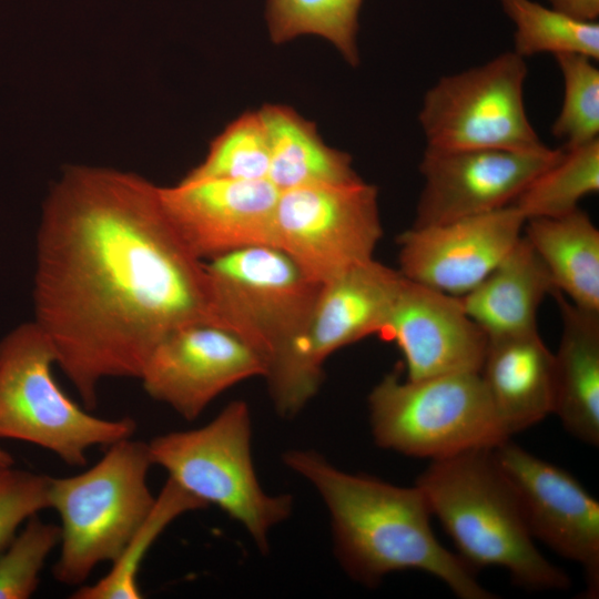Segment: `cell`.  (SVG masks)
Returning <instances> with one entry per match:
<instances>
[{"label": "cell", "instance_id": "obj_1", "mask_svg": "<svg viewBox=\"0 0 599 599\" xmlns=\"http://www.w3.org/2000/svg\"><path fill=\"white\" fill-rule=\"evenodd\" d=\"M140 175L70 166L37 234L34 322L84 408L110 377L140 378L172 332L214 324L204 262L184 244Z\"/></svg>", "mask_w": 599, "mask_h": 599}, {"label": "cell", "instance_id": "obj_2", "mask_svg": "<svg viewBox=\"0 0 599 599\" xmlns=\"http://www.w3.org/2000/svg\"><path fill=\"white\" fill-rule=\"evenodd\" d=\"M282 460L323 499L335 555L354 580L373 587L390 572L414 569L438 578L460 599L496 597L477 581L467 562L435 537L430 509L416 485L400 487L349 474L308 449H290Z\"/></svg>", "mask_w": 599, "mask_h": 599}, {"label": "cell", "instance_id": "obj_3", "mask_svg": "<svg viewBox=\"0 0 599 599\" xmlns=\"http://www.w3.org/2000/svg\"><path fill=\"white\" fill-rule=\"evenodd\" d=\"M415 485L473 569L501 567L530 590L570 587L569 577L535 546L493 448L433 459Z\"/></svg>", "mask_w": 599, "mask_h": 599}, {"label": "cell", "instance_id": "obj_4", "mask_svg": "<svg viewBox=\"0 0 599 599\" xmlns=\"http://www.w3.org/2000/svg\"><path fill=\"white\" fill-rule=\"evenodd\" d=\"M153 465L148 443L124 438L108 446L91 468L50 477L49 500L61 519L54 578L81 586L101 562H113L150 514Z\"/></svg>", "mask_w": 599, "mask_h": 599}, {"label": "cell", "instance_id": "obj_5", "mask_svg": "<svg viewBox=\"0 0 599 599\" xmlns=\"http://www.w3.org/2000/svg\"><path fill=\"white\" fill-rule=\"evenodd\" d=\"M251 437L250 408L244 400H233L204 426L155 436L148 446L153 465L206 506H217L241 524L265 552L271 529L291 516L293 498L263 490Z\"/></svg>", "mask_w": 599, "mask_h": 599}, {"label": "cell", "instance_id": "obj_6", "mask_svg": "<svg viewBox=\"0 0 599 599\" xmlns=\"http://www.w3.org/2000/svg\"><path fill=\"white\" fill-rule=\"evenodd\" d=\"M55 353L34 321L0 341V438L42 447L70 466H84L88 450L130 438L136 423L91 415L59 387Z\"/></svg>", "mask_w": 599, "mask_h": 599}, {"label": "cell", "instance_id": "obj_7", "mask_svg": "<svg viewBox=\"0 0 599 599\" xmlns=\"http://www.w3.org/2000/svg\"><path fill=\"white\" fill-rule=\"evenodd\" d=\"M368 409L375 443L406 456L439 459L509 438L479 373L406 380L392 373L372 389Z\"/></svg>", "mask_w": 599, "mask_h": 599}, {"label": "cell", "instance_id": "obj_8", "mask_svg": "<svg viewBox=\"0 0 599 599\" xmlns=\"http://www.w3.org/2000/svg\"><path fill=\"white\" fill-rule=\"evenodd\" d=\"M403 281L399 271L373 258L322 285L303 331L265 375L280 416L294 417L315 396L333 353L380 335Z\"/></svg>", "mask_w": 599, "mask_h": 599}, {"label": "cell", "instance_id": "obj_9", "mask_svg": "<svg viewBox=\"0 0 599 599\" xmlns=\"http://www.w3.org/2000/svg\"><path fill=\"white\" fill-rule=\"evenodd\" d=\"M204 266L214 324L248 345L267 372L303 331L322 284L273 245L235 250Z\"/></svg>", "mask_w": 599, "mask_h": 599}, {"label": "cell", "instance_id": "obj_10", "mask_svg": "<svg viewBox=\"0 0 599 599\" xmlns=\"http://www.w3.org/2000/svg\"><path fill=\"white\" fill-rule=\"evenodd\" d=\"M524 58L504 52L488 62L441 77L424 95L418 121L426 145L444 149L548 148L524 102Z\"/></svg>", "mask_w": 599, "mask_h": 599}, {"label": "cell", "instance_id": "obj_11", "mask_svg": "<svg viewBox=\"0 0 599 599\" xmlns=\"http://www.w3.org/2000/svg\"><path fill=\"white\" fill-rule=\"evenodd\" d=\"M377 195L363 180L280 191L273 246L323 285L374 258L383 235Z\"/></svg>", "mask_w": 599, "mask_h": 599}, {"label": "cell", "instance_id": "obj_12", "mask_svg": "<svg viewBox=\"0 0 599 599\" xmlns=\"http://www.w3.org/2000/svg\"><path fill=\"white\" fill-rule=\"evenodd\" d=\"M494 457L518 501L525 524L585 572L587 598L599 595V504L567 470L528 453L509 438Z\"/></svg>", "mask_w": 599, "mask_h": 599}, {"label": "cell", "instance_id": "obj_13", "mask_svg": "<svg viewBox=\"0 0 599 599\" xmlns=\"http://www.w3.org/2000/svg\"><path fill=\"white\" fill-rule=\"evenodd\" d=\"M564 149H444L426 145L414 225L451 222L510 205Z\"/></svg>", "mask_w": 599, "mask_h": 599}, {"label": "cell", "instance_id": "obj_14", "mask_svg": "<svg viewBox=\"0 0 599 599\" xmlns=\"http://www.w3.org/2000/svg\"><path fill=\"white\" fill-rule=\"evenodd\" d=\"M265 373L262 358L235 334L215 324L195 323L169 334L139 379L154 400L194 420L227 388Z\"/></svg>", "mask_w": 599, "mask_h": 599}, {"label": "cell", "instance_id": "obj_15", "mask_svg": "<svg viewBox=\"0 0 599 599\" xmlns=\"http://www.w3.org/2000/svg\"><path fill=\"white\" fill-rule=\"evenodd\" d=\"M159 190L179 236L203 262L248 246L273 245L280 190L267 179L181 180Z\"/></svg>", "mask_w": 599, "mask_h": 599}, {"label": "cell", "instance_id": "obj_16", "mask_svg": "<svg viewBox=\"0 0 599 599\" xmlns=\"http://www.w3.org/2000/svg\"><path fill=\"white\" fill-rule=\"evenodd\" d=\"M526 219L514 205L402 233L399 272L408 280L460 297L478 285L521 236Z\"/></svg>", "mask_w": 599, "mask_h": 599}, {"label": "cell", "instance_id": "obj_17", "mask_svg": "<svg viewBox=\"0 0 599 599\" xmlns=\"http://www.w3.org/2000/svg\"><path fill=\"white\" fill-rule=\"evenodd\" d=\"M380 336L400 349L408 379L479 373L488 345L459 297L405 276Z\"/></svg>", "mask_w": 599, "mask_h": 599}, {"label": "cell", "instance_id": "obj_18", "mask_svg": "<svg viewBox=\"0 0 599 599\" xmlns=\"http://www.w3.org/2000/svg\"><path fill=\"white\" fill-rule=\"evenodd\" d=\"M479 375L509 437L552 413L554 354L537 329L488 338Z\"/></svg>", "mask_w": 599, "mask_h": 599}, {"label": "cell", "instance_id": "obj_19", "mask_svg": "<svg viewBox=\"0 0 599 599\" xmlns=\"http://www.w3.org/2000/svg\"><path fill=\"white\" fill-rule=\"evenodd\" d=\"M562 332L554 354L552 414L580 441L599 445V312L581 308L558 290Z\"/></svg>", "mask_w": 599, "mask_h": 599}, {"label": "cell", "instance_id": "obj_20", "mask_svg": "<svg viewBox=\"0 0 599 599\" xmlns=\"http://www.w3.org/2000/svg\"><path fill=\"white\" fill-rule=\"evenodd\" d=\"M556 290L545 263L521 235L497 266L459 300L490 338L537 329L538 307Z\"/></svg>", "mask_w": 599, "mask_h": 599}, {"label": "cell", "instance_id": "obj_21", "mask_svg": "<svg viewBox=\"0 0 599 599\" xmlns=\"http://www.w3.org/2000/svg\"><path fill=\"white\" fill-rule=\"evenodd\" d=\"M258 113L270 148L268 181L280 191L362 180L349 154L328 146L315 124L292 108L265 104Z\"/></svg>", "mask_w": 599, "mask_h": 599}, {"label": "cell", "instance_id": "obj_22", "mask_svg": "<svg viewBox=\"0 0 599 599\" xmlns=\"http://www.w3.org/2000/svg\"><path fill=\"white\" fill-rule=\"evenodd\" d=\"M525 236L556 288L575 305L599 312V231L579 207L556 217L526 220Z\"/></svg>", "mask_w": 599, "mask_h": 599}, {"label": "cell", "instance_id": "obj_23", "mask_svg": "<svg viewBox=\"0 0 599 599\" xmlns=\"http://www.w3.org/2000/svg\"><path fill=\"white\" fill-rule=\"evenodd\" d=\"M207 507L169 478L139 529L130 538L112 569L91 586H80L73 592L75 599H139L138 575L146 551L162 531L179 516Z\"/></svg>", "mask_w": 599, "mask_h": 599}, {"label": "cell", "instance_id": "obj_24", "mask_svg": "<svg viewBox=\"0 0 599 599\" xmlns=\"http://www.w3.org/2000/svg\"><path fill=\"white\" fill-rule=\"evenodd\" d=\"M562 149L559 160L538 174L512 203L526 220L568 214L578 209L583 196L599 191V138Z\"/></svg>", "mask_w": 599, "mask_h": 599}, {"label": "cell", "instance_id": "obj_25", "mask_svg": "<svg viewBox=\"0 0 599 599\" xmlns=\"http://www.w3.org/2000/svg\"><path fill=\"white\" fill-rule=\"evenodd\" d=\"M363 0H267L271 40L284 43L314 34L329 41L353 67L359 61L358 12Z\"/></svg>", "mask_w": 599, "mask_h": 599}, {"label": "cell", "instance_id": "obj_26", "mask_svg": "<svg viewBox=\"0 0 599 599\" xmlns=\"http://www.w3.org/2000/svg\"><path fill=\"white\" fill-rule=\"evenodd\" d=\"M515 24L514 52L521 58L550 52L599 59V23L580 21L531 0H499Z\"/></svg>", "mask_w": 599, "mask_h": 599}, {"label": "cell", "instance_id": "obj_27", "mask_svg": "<svg viewBox=\"0 0 599 599\" xmlns=\"http://www.w3.org/2000/svg\"><path fill=\"white\" fill-rule=\"evenodd\" d=\"M268 170L270 148L261 115L245 112L211 142L204 160L182 180H264Z\"/></svg>", "mask_w": 599, "mask_h": 599}, {"label": "cell", "instance_id": "obj_28", "mask_svg": "<svg viewBox=\"0 0 599 599\" xmlns=\"http://www.w3.org/2000/svg\"><path fill=\"white\" fill-rule=\"evenodd\" d=\"M555 59L564 79V101L551 133L569 149L598 139L599 69L582 54L559 53Z\"/></svg>", "mask_w": 599, "mask_h": 599}, {"label": "cell", "instance_id": "obj_29", "mask_svg": "<svg viewBox=\"0 0 599 599\" xmlns=\"http://www.w3.org/2000/svg\"><path fill=\"white\" fill-rule=\"evenodd\" d=\"M60 526L30 517L0 551V599L30 598L50 552L60 544Z\"/></svg>", "mask_w": 599, "mask_h": 599}, {"label": "cell", "instance_id": "obj_30", "mask_svg": "<svg viewBox=\"0 0 599 599\" xmlns=\"http://www.w3.org/2000/svg\"><path fill=\"white\" fill-rule=\"evenodd\" d=\"M50 477L0 464V551L21 525L50 508Z\"/></svg>", "mask_w": 599, "mask_h": 599}, {"label": "cell", "instance_id": "obj_31", "mask_svg": "<svg viewBox=\"0 0 599 599\" xmlns=\"http://www.w3.org/2000/svg\"><path fill=\"white\" fill-rule=\"evenodd\" d=\"M551 8L580 21H597L599 0H547Z\"/></svg>", "mask_w": 599, "mask_h": 599}, {"label": "cell", "instance_id": "obj_32", "mask_svg": "<svg viewBox=\"0 0 599 599\" xmlns=\"http://www.w3.org/2000/svg\"><path fill=\"white\" fill-rule=\"evenodd\" d=\"M0 464L1 465H13L14 464L13 457L2 448H0Z\"/></svg>", "mask_w": 599, "mask_h": 599}]
</instances>
